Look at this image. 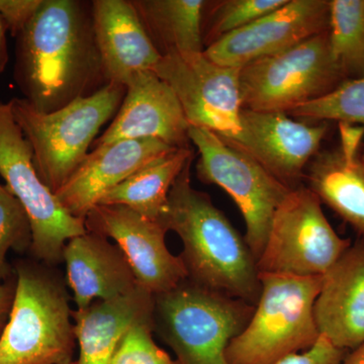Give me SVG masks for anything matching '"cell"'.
<instances>
[{
    "label": "cell",
    "instance_id": "26",
    "mask_svg": "<svg viewBox=\"0 0 364 364\" xmlns=\"http://www.w3.org/2000/svg\"><path fill=\"white\" fill-rule=\"evenodd\" d=\"M289 116L310 121H337L364 128V76L348 79L324 97L294 107Z\"/></svg>",
    "mask_w": 364,
    "mask_h": 364
},
{
    "label": "cell",
    "instance_id": "23",
    "mask_svg": "<svg viewBox=\"0 0 364 364\" xmlns=\"http://www.w3.org/2000/svg\"><path fill=\"white\" fill-rule=\"evenodd\" d=\"M191 148L176 149L145 165L116 188L107 191L98 205H124L152 221H161L170 189L189 160Z\"/></svg>",
    "mask_w": 364,
    "mask_h": 364
},
{
    "label": "cell",
    "instance_id": "34",
    "mask_svg": "<svg viewBox=\"0 0 364 364\" xmlns=\"http://www.w3.org/2000/svg\"><path fill=\"white\" fill-rule=\"evenodd\" d=\"M360 160H361V162H363V164L364 165V151H363V152L360 153Z\"/></svg>",
    "mask_w": 364,
    "mask_h": 364
},
{
    "label": "cell",
    "instance_id": "2",
    "mask_svg": "<svg viewBox=\"0 0 364 364\" xmlns=\"http://www.w3.org/2000/svg\"><path fill=\"white\" fill-rule=\"evenodd\" d=\"M189 160L170 189L161 224L181 238V257L193 284L256 306L257 260L245 237L210 200L191 186Z\"/></svg>",
    "mask_w": 364,
    "mask_h": 364
},
{
    "label": "cell",
    "instance_id": "14",
    "mask_svg": "<svg viewBox=\"0 0 364 364\" xmlns=\"http://www.w3.org/2000/svg\"><path fill=\"white\" fill-rule=\"evenodd\" d=\"M328 26V0H287L272 13L208 46L203 54L220 65L242 68L287 51L325 32Z\"/></svg>",
    "mask_w": 364,
    "mask_h": 364
},
{
    "label": "cell",
    "instance_id": "31",
    "mask_svg": "<svg viewBox=\"0 0 364 364\" xmlns=\"http://www.w3.org/2000/svg\"><path fill=\"white\" fill-rule=\"evenodd\" d=\"M16 291V284H0V336L9 321Z\"/></svg>",
    "mask_w": 364,
    "mask_h": 364
},
{
    "label": "cell",
    "instance_id": "9",
    "mask_svg": "<svg viewBox=\"0 0 364 364\" xmlns=\"http://www.w3.org/2000/svg\"><path fill=\"white\" fill-rule=\"evenodd\" d=\"M336 233L322 203L306 186L291 189L273 215L264 249L257 260L259 273L323 277L351 246Z\"/></svg>",
    "mask_w": 364,
    "mask_h": 364
},
{
    "label": "cell",
    "instance_id": "15",
    "mask_svg": "<svg viewBox=\"0 0 364 364\" xmlns=\"http://www.w3.org/2000/svg\"><path fill=\"white\" fill-rule=\"evenodd\" d=\"M119 112L93 147L123 140L156 139L181 149L191 148L189 124L176 93L154 71L136 74L126 85Z\"/></svg>",
    "mask_w": 364,
    "mask_h": 364
},
{
    "label": "cell",
    "instance_id": "33",
    "mask_svg": "<svg viewBox=\"0 0 364 364\" xmlns=\"http://www.w3.org/2000/svg\"><path fill=\"white\" fill-rule=\"evenodd\" d=\"M343 364H364V343L347 354Z\"/></svg>",
    "mask_w": 364,
    "mask_h": 364
},
{
    "label": "cell",
    "instance_id": "27",
    "mask_svg": "<svg viewBox=\"0 0 364 364\" xmlns=\"http://www.w3.org/2000/svg\"><path fill=\"white\" fill-rule=\"evenodd\" d=\"M31 245L32 229L26 210L6 186L0 183V284L11 273L6 261L9 251L21 252Z\"/></svg>",
    "mask_w": 364,
    "mask_h": 364
},
{
    "label": "cell",
    "instance_id": "3",
    "mask_svg": "<svg viewBox=\"0 0 364 364\" xmlns=\"http://www.w3.org/2000/svg\"><path fill=\"white\" fill-rule=\"evenodd\" d=\"M65 284L45 267L18 264L0 364H74L76 337Z\"/></svg>",
    "mask_w": 364,
    "mask_h": 364
},
{
    "label": "cell",
    "instance_id": "32",
    "mask_svg": "<svg viewBox=\"0 0 364 364\" xmlns=\"http://www.w3.org/2000/svg\"><path fill=\"white\" fill-rule=\"evenodd\" d=\"M6 28L0 16V74L6 70L9 63V55L7 49Z\"/></svg>",
    "mask_w": 364,
    "mask_h": 364
},
{
    "label": "cell",
    "instance_id": "18",
    "mask_svg": "<svg viewBox=\"0 0 364 364\" xmlns=\"http://www.w3.org/2000/svg\"><path fill=\"white\" fill-rule=\"evenodd\" d=\"M93 28L107 83L126 86L144 71H154L162 56L131 0H93Z\"/></svg>",
    "mask_w": 364,
    "mask_h": 364
},
{
    "label": "cell",
    "instance_id": "5",
    "mask_svg": "<svg viewBox=\"0 0 364 364\" xmlns=\"http://www.w3.org/2000/svg\"><path fill=\"white\" fill-rule=\"evenodd\" d=\"M259 279L252 317L228 346L229 364H273L306 350L320 338L314 306L323 277L259 273Z\"/></svg>",
    "mask_w": 364,
    "mask_h": 364
},
{
    "label": "cell",
    "instance_id": "25",
    "mask_svg": "<svg viewBox=\"0 0 364 364\" xmlns=\"http://www.w3.org/2000/svg\"><path fill=\"white\" fill-rule=\"evenodd\" d=\"M287 0H222L208 1L203 23V46L214 44L272 13Z\"/></svg>",
    "mask_w": 364,
    "mask_h": 364
},
{
    "label": "cell",
    "instance_id": "29",
    "mask_svg": "<svg viewBox=\"0 0 364 364\" xmlns=\"http://www.w3.org/2000/svg\"><path fill=\"white\" fill-rule=\"evenodd\" d=\"M43 0H0V16L11 37L18 38L42 6Z\"/></svg>",
    "mask_w": 364,
    "mask_h": 364
},
{
    "label": "cell",
    "instance_id": "11",
    "mask_svg": "<svg viewBox=\"0 0 364 364\" xmlns=\"http://www.w3.org/2000/svg\"><path fill=\"white\" fill-rule=\"evenodd\" d=\"M155 73L174 91L189 127L218 136H233L240 129V68L223 66L198 54L162 57Z\"/></svg>",
    "mask_w": 364,
    "mask_h": 364
},
{
    "label": "cell",
    "instance_id": "13",
    "mask_svg": "<svg viewBox=\"0 0 364 364\" xmlns=\"http://www.w3.org/2000/svg\"><path fill=\"white\" fill-rule=\"evenodd\" d=\"M329 127L299 122L286 112L242 109L240 129L222 140L246 153L291 188L301 186L306 165L318 153Z\"/></svg>",
    "mask_w": 364,
    "mask_h": 364
},
{
    "label": "cell",
    "instance_id": "4",
    "mask_svg": "<svg viewBox=\"0 0 364 364\" xmlns=\"http://www.w3.org/2000/svg\"><path fill=\"white\" fill-rule=\"evenodd\" d=\"M127 87L109 83L59 111L38 112L23 97L9 100L14 121L33 150L40 178L57 193L88 155L102 127L116 116Z\"/></svg>",
    "mask_w": 364,
    "mask_h": 364
},
{
    "label": "cell",
    "instance_id": "12",
    "mask_svg": "<svg viewBox=\"0 0 364 364\" xmlns=\"http://www.w3.org/2000/svg\"><path fill=\"white\" fill-rule=\"evenodd\" d=\"M87 231L116 241L135 275L136 284L149 293H166L188 279L181 256L167 248V230L131 208L97 205L85 218Z\"/></svg>",
    "mask_w": 364,
    "mask_h": 364
},
{
    "label": "cell",
    "instance_id": "7",
    "mask_svg": "<svg viewBox=\"0 0 364 364\" xmlns=\"http://www.w3.org/2000/svg\"><path fill=\"white\" fill-rule=\"evenodd\" d=\"M346 80L332 58L327 30L287 51L242 67V107L287 114L324 97Z\"/></svg>",
    "mask_w": 364,
    "mask_h": 364
},
{
    "label": "cell",
    "instance_id": "24",
    "mask_svg": "<svg viewBox=\"0 0 364 364\" xmlns=\"http://www.w3.org/2000/svg\"><path fill=\"white\" fill-rule=\"evenodd\" d=\"M328 40L347 80L364 76V0H330Z\"/></svg>",
    "mask_w": 364,
    "mask_h": 364
},
{
    "label": "cell",
    "instance_id": "21",
    "mask_svg": "<svg viewBox=\"0 0 364 364\" xmlns=\"http://www.w3.org/2000/svg\"><path fill=\"white\" fill-rule=\"evenodd\" d=\"M321 203L364 238V165L360 154L347 155L336 149L318 153L306 176Z\"/></svg>",
    "mask_w": 364,
    "mask_h": 364
},
{
    "label": "cell",
    "instance_id": "1",
    "mask_svg": "<svg viewBox=\"0 0 364 364\" xmlns=\"http://www.w3.org/2000/svg\"><path fill=\"white\" fill-rule=\"evenodd\" d=\"M14 76L23 100L46 114L109 85L95 41L92 1L43 0L16 38Z\"/></svg>",
    "mask_w": 364,
    "mask_h": 364
},
{
    "label": "cell",
    "instance_id": "6",
    "mask_svg": "<svg viewBox=\"0 0 364 364\" xmlns=\"http://www.w3.org/2000/svg\"><path fill=\"white\" fill-rule=\"evenodd\" d=\"M154 301V331L174 352L176 364H229L228 346L255 309L188 279Z\"/></svg>",
    "mask_w": 364,
    "mask_h": 364
},
{
    "label": "cell",
    "instance_id": "17",
    "mask_svg": "<svg viewBox=\"0 0 364 364\" xmlns=\"http://www.w3.org/2000/svg\"><path fill=\"white\" fill-rule=\"evenodd\" d=\"M321 336L344 350L364 343V238L351 244L325 275L314 306Z\"/></svg>",
    "mask_w": 364,
    "mask_h": 364
},
{
    "label": "cell",
    "instance_id": "28",
    "mask_svg": "<svg viewBox=\"0 0 364 364\" xmlns=\"http://www.w3.org/2000/svg\"><path fill=\"white\" fill-rule=\"evenodd\" d=\"M154 321L134 326L122 340L109 364H176L154 339Z\"/></svg>",
    "mask_w": 364,
    "mask_h": 364
},
{
    "label": "cell",
    "instance_id": "30",
    "mask_svg": "<svg viewBox=\"0 0 364 364\" xmlns=\"http://www.w3.org/2000/svg\"><path fill=\"white\" fill-rule=\"evenodd\" d=\"M348 351L333 345L324 336L306 350L291 354L273 364H343Z\"/></svg>",
    "mask_w": 364,
    "mask_h": 364
},
{
    "label": "cell",
    "instance_id": "19",
    "mask_svg": "<svg viewBox=\"0 0 364 364\" xmlns=\"http://www.w3.org/2000/svg\"><path fill=\"white\" fill-rule=\"evenodd\" d=\"M67 284L73 293L76 310L97 301H109L138 287L133 270L119 246L93 232L74 237L62 253Z\"/></svg>",
    "mask_w": 364,
    "mask_h": 364
},
{
    "label": "cell",
    "instance_id": "16",
    "mask_svg": "<svg viewBox=\"0 0 364 364\" xmlns=\"http://www.w3.org/2000/svg\"><path fill=\"white\" fill-rule=\"evenodd\" d=\"M174 150L176 148L156 139L123 140L100 146L88 153L55 196L69 214L85 221L86 215L107 191L136 170Z\"/></svg>",
    "mask_w": 364,
    "mask_h": 364
},
{
    "label": "cell",
    "instance_id": "22",
    "mask_svg": "<svg viewBox=\"0 0 364 364\" xmlns=\"http://www.w3.org/2000/svg\"><path fill=\"white\" fill-rule=\"evenodd\" d=\"M153 44L162 57L205 51V0H131Z\"/></svg>",
    "mask_w": 364,
    "mask_h": 364
},
{
    "label": "cell",
    "instance_id": "8",
    "mask_svg": "<svg viewBox=\"0 0 364 364\" xmlns=\"http://www.w3.org/2000/svg\"><path fill=\"white\" fill-rule=\"evenodd\" d=\"M0 176L28 215L33 255L47 267L61 263L67 242L87 231L85 221L69 214L40 178L32 148L14 121L9 102H0Z\"/></svg>",
    "mask_w": 364,
    "mask_h": 364
},
{
    "label": "cell",
    "instance_id": "20",
    "mask_svg": "<svg viewBox=\"0 0 364 364\" xmlns=\"http://www.w3.org/2000/svg\"><path fill=\"white\" fill-rule=\"evenodd\" d=\"M154 294L136 287L131 293L97 301L72 313L79 355L74 364H109L134 326L154 321Z\"/></svg>",
    "mask_w": 364,
    "mask_h": 364
},
{
    "label": "cell",
    "instance_id": "10",
    "mask_svg": "<svg viewBox=\"0 0 364 364\" xmlns=\"http://www.w3.org/2000/svg\"><path fill=\"white\" fill-rule=\"evenodd\" d=\"M188 136L200 154L196 164L198 178L220 186L233 198L245 221V240L258 260L273 215L293 188L212 131L189 127Z\"/></svg>",
    "mask_w": 364,
    "mask_h": 364
}]
</instances>
